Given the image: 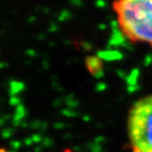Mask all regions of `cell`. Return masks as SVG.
<instances>
[{"mask_svg":"<svg viewBox=\"0 0 152 152\" xmlns=\"http://www.w3.org/2000/svg\"><path fill=\"white\" fill-rule=\"evenodd\" d=\"M113 10L129 41L152 47V0H115Z\"/></svg>","mask_w":152,"mask_h":152,"instance_id":"1","label":"cell"},{"mask_svg":"<svg viewBox=\"0 0 152 152\" xmlns=\"http://www.w3.org/2000/svg\"><path fill=\"white\" fill-rule=\"evenodd\" d=\"M132 152H152V95L137 100L127 118Z\"/></svg>","mask_w":152,"mask_h":152,"instance_id":"2","label":"cell"}]
</instances>
